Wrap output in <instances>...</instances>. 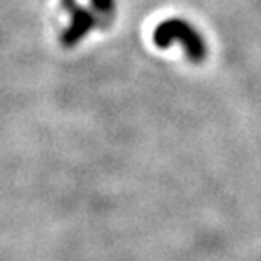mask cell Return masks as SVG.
I'll return each mask as SVG.
<instances>
[{"mask_svg":"<svg viewBox=\"0 0 261 261\" xmlns=\"http://www.w3.org/2000/svg\"><path fill=\"white\" fill-rule=\"evenodd\" d=\"M152 42L160 49H167L171 44L179 42L192 64H200L207 57V44L201 35L181 18H169L156 25L152 33Z\"/></svg>","mask_w":261,"mask_h":261,"instance_id":"1","label":"cell"},{"mask_svg":"<svg viewBox=\"0 0 261 261\" xmlns=\"http://www.w3.org/2000/svg\"><path fill=\"white\" fill-rule=\"evenodd\" d=\"M62 8L69 13L71 18V24L62 33V44L64 47H74L94 28L96 18L89 9L82 8L76 0H62Z\"/></svg>","mask_w":261,"mask_h":261,"instance_id":"2","label":"cell"},{"mask_svg":"<svg viewBox=\"0 0 261 261\" xmlns=\"http://www.w3.org/2000/svg\"><path fill=\"white\" fill-rule=\"evenodd\" d=\"M93 8L103 16H113L114 13V0H91Z\"/></svg>","mask_w":261,"mask_h":261,"instance_id":"3","label":"cell"}]
</instances>
